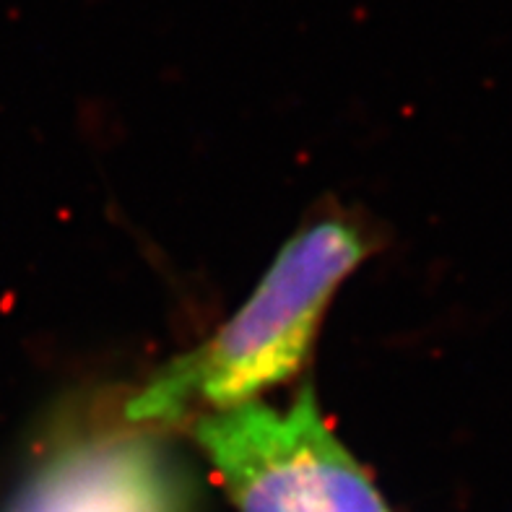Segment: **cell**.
Instances as JSON below:
<instances>
[{"label":"cell","mask_w":512,"mask_h":512,"mask_svg":"<svg viewBox=\"0 0 512 512\" xmlns=\"http://www.w3.org/2000/svg\"><path fill=\"white\" fill-rule=\"evenodd\" d=\"M11 512H180V505L159 453L141 440H117L52 458Z\"/></svg>","instance_id":"3"},{"label":"cell","mask_w":512,"mask_h":512,"mask_svg":"<svg viewBox=\"0 0 512 512\" xmlns=\"http://www.w3.org/2000/svg\"><path fill=\"white\" fill-rule=\"evenodd\" d=\"M346 219H320L281 247L240 310L198 349L172 359L125 403L130 424H172L255 401L305 367L328 302L367 258Z\"/></svg>","instance_id":"1"},{"label":"cell","mask_w":512,"mask_h":512,"mask_svg":"<svg viewBox=\"0 0 512 512\" xmlns=\"http://www.w3.org/2000/svg\"><path fill=\"white\" fill-rule=\"evenodd\" d=\"M195 440L240 512H388L325 424L312 388L289 409L247 401L198 419Z\"/></svg>","instance_id":"2"}]
</instances>
